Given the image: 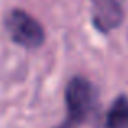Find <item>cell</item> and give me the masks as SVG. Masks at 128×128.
I'll list each match as a JSON object with an SVG mask.
<instances>
[{
  "label": "cell",
  "instance_id": "6da1fadb",
  "mask_svg": "<svg viewBox=\"0 0 128 128\" xmlns=\"http://www.w3.org/2000/svg\"><path fill=\"white\" fill-rule=\"evenodd\" d=\"M65 104L68 112L66 123L70 126L84 122L96 104V89L89 80L73 76L65 88Z\"/></svg>",
  "mask_w": 128,
  "mask_h": 128
},
{
  "label": "cell",
  "instance_id": "7a4b0ae2",
  "mask_svg": "<svg viewBox=\"0 0 128 128\" xmlns=\"http://www.w3.org/2000/svg\"><path fill=\"white\" fill-rule=\"evenodd\" d=\"M5 26L13 42L24 49H38L46 41V31L41 23L24 10H12L5 18Z\"/></svg>",
  "mask_w": 128,
  "mask_h": 128
},
{
  "label": "cell",
  "instance_id": "3957f363",
  "mask_svg": "<svg viewBox=\"0 0 128 128\" xmlns=\"http://www.w3.org/2000/svg\"><path fill=\"white\" fill-rule=\"evenodd\" d=\"M125 13L117 0H94L92 23L102 32H109L122 24Z\"/></svg>",
  "mask_w": 128,
  "mask_h": 128
},
{
  "label": "cell",
  "instance_id": "277c9868",
  "mask_svg": "<svg viewBox=\"0 0 128 128\" xmlns=\"http://www.w3.org/2000/svg\"><path fill=\"white\" fill-rule=\"evenodd\" d=\"M106 128H128V97L118 96L106 115Z\"/></svg>",
  "mask_w": 128,
  "mask_h": 128
},
{
  "label": "cell",
  "instance_id": "5b68a950",
  "mask_svg": "<svg viewBox=\"0 0 128 128\" xmlns=\"http://www.w3.org/2000/svg\"><path fill=\"white\" fill-rule=\"evenodd\" d=\"M58 128H70V125H68V123H65V125H62V126H58Z\"/></svg>",
  "mask_w": 128,
  "mask_h": 128
}]
</instances>
